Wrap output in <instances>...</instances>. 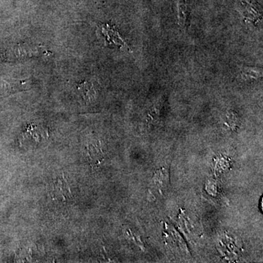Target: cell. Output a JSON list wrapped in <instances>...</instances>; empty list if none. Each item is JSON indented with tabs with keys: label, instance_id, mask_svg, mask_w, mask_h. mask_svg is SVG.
<instances>
[{
	"label": "cell",
	"instance_id": "6da1fadb",
	"mask_svg": "<svg viewBox=\"0 0 263 263\" xmlns=\"http://www.w3.org/2000/svg\"><path fill=\"white\" fill-rule=\"evenodd\" d=\"M52 195L53 198L59 201L65 202L71 198L72 194H71L70 188L65 179L57 180V182L53 185Z\"/></svg>",
	"mask_w": 263,
	"mask_h": 263
},
{
	"label": "cell",
	"instance_id": "7a4b0ae2",
	"mask_svg": "<svg viewBox=\"0 0 263 263\" xmlns=\"http://www.w3.org/2000/svg\"><path fill=\"white\" fill-rule=\"evenodd\" d=\"M190 0H178V16L180 27L182 29L186 27V17Z\"/></svg>",
	"mask_w": 263,
	"mask_h": 263
},
{
	"label": "cell",
	"instance_id": "277c9868",
	"mask_svg": "<svg viewBox=\"0 0 263 263\" xmlns=\"http://www.w3.org/2000/svg\"><path fill=\"white\" fill-rule=\"evenodd\" d=\"M88 155L92 164H97L102 160V151L100 152L96 147L90 146L88 149Z\"/></svg>",
	"mask_w": 263,
	"mask_h": 263
},
{
	"label": "cell",
	"instance_id": "5b68a950",
	"mask_svg": "<svg viewBox=\"0 0 263 263\" xmlns=\"http://www.w3.org/2000/svg\"><path fill=\"white\" fill-rule=\"evenodd\" d=\"M261 76H262V73H261L260 70H257L256 68H251V67L243 69L241 72L242 78L245 80L250 79H258Z\"/></svg>",
	"mask_w": 263,
	"mask_h": 263
},
{
	"label": "cell",
	"instance_id": "3957f363",
	"mask_svg": "<svg viewBox=\"0 0 263 263\" xmlns=\"http://www.w3.org/2000/svg\"><path fill=\"white\" fill-rule=\"evenodd\" d=\"M79 89L86 100H91L95 98L96 90L95 89L94 84L88 82L83 83L79 86Z\"/></svg>",
	"mask_w": 263,
	"mask_h": 263
}]
</instances>
